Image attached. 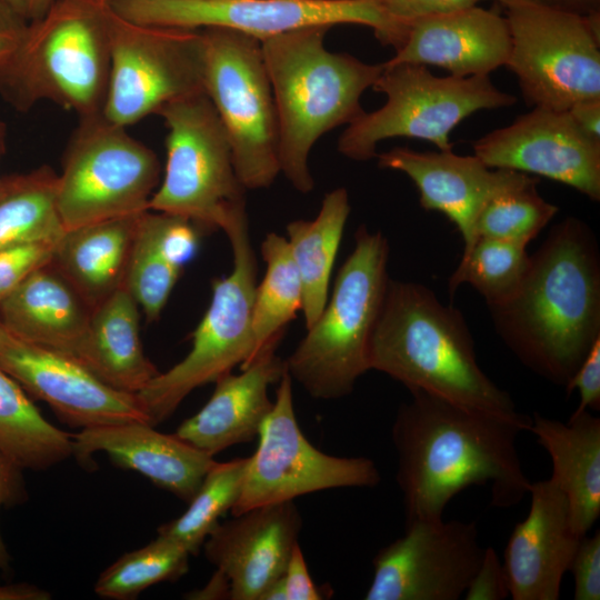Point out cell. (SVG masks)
I'll list each match as a JSON object with an SVG mask.
<instances>
[{"label":"cell","mask_w":600,"mask_h":600,"mask_svg":"<svg viewBox=\"0 0 600 600\" xmlns=\"http://www.w3.org/2000/svg\"><path fill=\"white\" fill-rule=\"evenodd\" d=\"M157 154L103 113L80 118L57 177L64 230L142 213L159 186Z\"/></svg>","instance_id":"cell-10"},{"label":"cell","mask_w":600,"mask_h":600,"mask_svg":"<svg viewBox=\"0 0 600 600\" xmlns=\"http://www.w3.org/2000/svg\"><path fill=\"white\" fill-rule=\"evenodd\" d=\"M382 64L372 89L386 96L384 104L347 124L337 143L338 151L351 160L376 158L378 144L392 138L420 139L450 150L449 134L466 118L517 102L489 76L437 77L422 64Z\"/></svg>","instance_id":"cell-7"},{"label":"cell","mask_w":600,"mask_h":600,"mask_svg":"<svg viewBox=\"0 0 600 600\" xmlns=\"http://www.w3.org/2000/svg\"><path fill=\"white\" fill-rule=\"evenodd\" d=\"M278 383L231 514L322 490L378 486L381 476L371 459L331 456L310 443L297 422L287 368Z\"/></svg>","instance_id":"cell-15"},{"label":"cell","mask_w":600,"mask_h":600,"mask_svg":"<svg viewBox=\"0 0 600 600\" xmlns=\"http://www.w3.org/2000/svg\"><path fill=\"white\" fill-rule=\"evenodd\" d=\"M484 548L474 522L417 521L372 559L366 600H458L474 576Z\"/></svg>","instance_id":"cell-16"},{"label":"cell","mask_w":600,"mask_h":600,"mask_svg":"<svg viewBox=\"0 0 600 600\" xmlns=\"http://www.w3.org/2000/svg\"><path fill=\"white\" fill-rule=\"evenodd\" d=\"M376 158L381 169L400 171L412 180L424 210L441 212L456 224L463 241L462 256L478 240L477 219L488 201L532 177L489 168L474 154L461 156L452 149L422 152L397 147Z\"/></svg>","instance_id":"cell-19"},{"label":"cell","mask_w":600,"mask_h":600,"mask_svg":"<svg viewBox=\"0 0 600 600\" xmlns=\"http://www.w3.org/2000/svg\"><path fill=\"white\" fill-rule=\"evenodd\" d=\"M508 597L509 589L502 562L492 547L484 548L481 562L463 598L466 600H502Z\"/></svg>","instance_id":"cell-40"},{"label":"cell","mask_w":600,"mask_h":600,"mask_svg":"<svg viewBox=\"0 0 600 600\" xmlns=\"http://www.w3.org/2000/svg\"><path fill=\"white\" fill-rule=\"evenodd\" d=\"M22 469L0 454V511L22 503L27 499ZM10 554L0 530V572L10 566Z\"/></svg>","instance_id":"cell-44"},{"label":"cell","mask_w":600,"mask_h":600,"mask_svg":"<svg viewBox=\"0 0 600 600\" xmlns=\"http://www.w3.org/2000/svg\"><path fill=\"white\" fill-rule=\"evenodd\" d=\"M0 369L70 427L149 423L137 394L110 387L72 357L21 340L2 324Z\"/></svg>","instance_id":"cell-18"},{"label":"cell","mask_w":600,"mask_h":600,"mask_svg":"<svg viewBox=\"0 0 600 600\" xmlns=\"http://www.w3.org/2000/svg\"><path fill=\"white\" fill-rule=\"evenodd\" d=\"M190 553L158 536L150 543L122 554L98 577L93 591L103 599L131 600L146 589L176 581L187 573Z\"/></svg>","instance_id":"cell-36"},{"label":"cell","mask_w":600,"mask_h":600,"mask_svg":"<svg viewBox=\"0 0 600 600\" xmlns=\"http://www.w3.org/2000/svg\"><path fill=\"white\" fill-rule=\"evenodd\" d=\"M6 146V126L3 122L0 121V157L2 156Z\"/></svg>","instance_id":"cell-51"},{"label":"cell","mask_w":600,"mask_h":600,"mask_svg":"<svg viewBox=\"0 0 600 600\" xmlns=\"http://www.w3.org/2000/svg\"><path fill=\"white\" fill-rule=\"evenodd\" d=\"M529 266L526 247L479 238L451 273L449 293L453 296L461 284L468 283L483 297L488 307L500 306L519 291Z\"/></svg>","instance_id":"cell-35"},{"label":"cell","mask_w":600,"mask_h":600,"mask_svg":"<svg viewBox=\"0 0 600 600\" xmlns=\"http://www.w3.org/2000/svg\"><path fill=\"white\" fill-rule=\"evenodd\" d=\"M354 248L338 271L331 298L284 360L292 380L314 399L352 392L369 371L371 338L384 302L389 243L381 231L360 226Z\"/></svg>","instance_id":"cell-6"},{"label":"cell","mask_w":600,"mask_h":600,"mask_svg":"<svg viewBox=\"0 0 600 600\" xmlns=\"http://www.w3.org/2000/svg\"><path fill=\"white\" fill-rule=\"evenodd\" d=\"M302 527L293 500L247 510L218 523L203 550L229 580L231 600H260L284 572Z\"/></svg>","instance_id":"cell-20"},{"label":"cell","mask_w":600,"mask_h":600,"mask_svg":"<svg viewBox=\"0 0 600 600\" xmlns=\"http://www.w3.org/2000/svg\"><path fill=\"white\" fill-rule=\"evenodd\" d=\"M57 177L42 166L0 179V248L59 241L66 230L57 209Z\"/></svg>","instance_id":"cell-31"},{"label":"cell","mask_w":600,"mask_h":600,"mask_svg":"<svg viewBox=\"0 0 600 600\" xmlns=\"http://www.w3.org/2000/svg\"><path fill=\"white\" fill-rule=\"evenodd\" d=\"M328 29L304 27L260 41L278 117L280 172L301 193L314 186L309 168L314 143L364 111L360 99L383 70L382 63L329 51Z\"/></svg>","instance_id":"cell-4"},{"label":"cell","mask_w":600,"mask_h":600,"mask_svg":"<svg viewBox=\"0 0 600 600\" xmlns=\"http://www.w3.org/2000/svg\"><path fill=\"white\" fill-rule=\"evenodd\" d=\"M0 328H1V323H0Z\"/></svg>","instance_id":"cell-52"},{"label":"cell","mask_w":600,"mask_h":600,"mask_svg":"<svg viewBox=\"0 0 600 600\" xmlns=\"http://www.w3.org/2000/svg\"><path fill=\"white\" fill-rule=\"evenodd\" d=\"M574 581V600L600 599V532L581 538L569 567Z\"/></svg>","instance_id":"cell-39"},{"label":"cell","mask_w":600,"mask_h":600,"mask_svg":"<svg viewBox=\"0 0 600 600\" xmlns=\"http://www.w3.org/2000/svg\"><path fill=\"white\" fill-rule=\"evenodd\" d=\"M57 0H0V3L27 22L43 17Z\"/></svg>","instance_id":"cell-47"},{"label":"cell","mask_w":600,"mask_h":600,"mask_svg":"<svg viewBox=\"0 0 600 600\" xmlns=\"http://www.w3.org/2000/svg\"><path fill=\"white\" fill-rule=\"evenodd\" d=\"M28 29L29 22L0 3V76L22 44Z\"/></svg>","instance_id":"cell-45"},{"label":"cell","mask_w":600,"mask_h":600,"mask_svg":"<svg viewBox=\"0 0 600 600\" xmlns=\"http://www.w3.org/2000/svg\"><path fill=\"white\" fill-rule=\"evenodd\" d=\"M267 263L257 284L252 307V332L258 356L279 344L284 328L302 310V283L287 238L270 232L261 243Z\"/></svg>","instance_id":"cell-32"},{"label":"cell","mask_w":600,"mask_h":600,"mask_svg":"<svg viewBox=\"0 0 600 600\" xmlns=\"http://www.w3.org/2000/svg\"><path fill=\"white\" fill-rule=\"evenodd\" d=\"M188 599H231V588L228 578L216 570L209 582L201 589L186 596Z\"/></svg>","instance_id":"cell-48"},{"label":"cell","mask_w":600,"mask_h":600,"mask_svg":"<svg viewBox=\"0 0 600 600\" xmlns=\"http://www.w3.org/2000/svg\"><path fill=\"white\" fill-rule=\"evenodd\" d=\"M203 54L201 30L140 24L113 10L103 116L127 128L176 100L204 91Z\"/></svg>","instance_id":"cell-14"},{"label":"cell","mask_w":600,"mask_h":600,"mask_svg":"<svg viewBox=\"0 0 600 600\" xmlns=\"http://www.w3.org/2000/svg\"><path fill=\"white\" fill-rule=\"evenodd\" d=\"M369 369L456 403L496 413L519 411L480 368L463 314L427 286L389 280L369 348Z\"/></svg>","instance_id":"cell-3"},{"label":"cell","mask_w":600,"mask_h":600,"mask_svg":"<svg viewBox=\"0 0 600 600\" xmlns=\"http://www.w3.org/2000/svg\"><path fill=\"white\" fill-rule=\"evenodd\" d=\"M538 182L537 177H530L491 198L477 219L478 239H498L527 248L559 211L538 193Z\"/></svg>","instance_id":"cell-37"},{"label":"cell","mask_w":600,"mask_h":600,"mask_svg":"<svg viewBox=\"0 0 600 600\" xmlns=\"http://www.w3.org/2000/svg\"><path fill=\"white\" fill-rule=\"evenodd\" d=\"M233 253L232 272L212 283V299L192 334L189 353L154 377L137 397L157 426L167 420L194 389L247 366L258 357L252 332L257 261L248 218L224 232Z\"/></svg>","instance_id":"cell-9"},{"label":"cell","mask_w":600,"mask_h":600,"mask_svg":"<svg viewBox=\"0 0 600 600\" xmlns=\"http://www.w3.org/2000/svg\"><path fill=\"white\" fill-rule=\"evenodd\" d=\"M92 307L51 262L0 302V323L14 337L80 362Z\"/></svg>","instance_id":"cell-25"},{"label":"cell","mask_w":600,"mask_h":600,"mask_svg":"<svg viewBox=\"0 0 600 600\" xmlns=\"http://www.w3.org/2000/svg\"><path fill=\"white\" fill-rule=\"evenodd\" d=\"M50 598L48 591L30 583L0 586V600H48Z\"/></svg>","instance_id":"cell-49"},{"label":"cell","mask_w":600,"mask_h":600,"mask_svg":"<svg viewBox=\"0 0 600 600\" xmlns=\"http://www.w3.org/2000/svg\"><path fill=\"white\" fill-rule=\"evenodd\" d=\"M122 18L146 26L202 30L229 29L262 41L290 30L361 24L397 49L404 29L388 17L380 0H110Z\"/></svg>","instance_id":"cell-13"},{"label":"cell","mask_w":600,"mask_h":600,"mask_svg":"<svg viewBox=\"0 0 600 600\" xmlns=\"http://www.w3.org/2000/svg\"><path fill=\"white\" fill-rule=\"evenodd\" d=\"M350 213L348 191L328 192L317 217L288 223V242L302 283V312L309 329L328 301V287Z\"/></svg>","instance_id":"cell-29"},{"label":"cell","mask_w":600,"mask_h":600,"mask_svg":"<svg viewBox=\"0 0 600 600\" xmlns=\"http://www.w3.org/2000/svg\"><path fill=\"white\" fill-rule=\"evenodd\" d=\"M564 389L568 397L578 390L580 401L576 410H600V339L592 346Z\"/></svg>","instance_id":"cell-42"},{"label":"cell","mask_w":600,"mask_h":600,"mask_svg":"<svg viewBox=\"0 0 600 600\" xmlns=\"http://www.w3.org/2000/svg\"><path fill=\"white\" fill-rule=\"evenodd\" d=\"M529 431L551 459L574 531L588 534L600 516V419L589 410H574L568 422L536 412Z\"/></svg>","instance_id":"cell-26"},{"label":"cell","mask_w":600,"mask_h":600,"mask_svg":"<svg viewBox=\"0 0 600 600\" xmlns=\"http://www.w3.org/2000/svg\"><path fill=\"white\" fill-rule=\"evenodd\" d=\"M71 437L72 457L83 467L92 463L93 454L103 452L117 467L144 476L186 503L216 462L176 433H162L142 421L84 428Z\"/></svg>","instance_id":"cell-23"},{"label":"cell","mask_w":600,"mask_h":600,"mask_svg":"<svg viewBox=\"0 0 600 600\" xmlns=\"http://www.w3.org/2000/svg\"><path fill=\"white\" fill-rule=\"evenodd\" d=\"M158 114L168 129L164 176L148 209L227 231L247 218L244 190L218 113L204 91L176 100Z\"/></svg>","instance_id":"cell-8"},{"label":"cell","mask_w":600,"mask_h":600,"mask_svg":"<svg viewBox=\"0 0 600 600\" xmlns=\"http://www.w3.org/2000/svg\"><path fill=\"white\" fill-rule=\"evenodd\" d=\"M567 111L587 137L600 142V97L577 101Z\"/></svg>","instance_id":"cell-46"},{"label":"cell","mask_w":600,"mask_h":600,"mask_svg":"<svg viewBox=\"0 0 600 600\" xmlns=\"http://www.w3.org/2000/svg\"><path fill=\"white\" fill-rule=\"evenodd\" d=\"M57 242L31 241L0 248V302L33 271L52 261Z\"/></svg>","instance_id":"cell-38"},{"label":"cell","mask_w":600,"mask_h":600,"mask_svg":"<svg viewBox=\"0 0 600 600\" xmlns=\"http://www.w3.org/2000/svg\"><path fill=\"white\" fill-rule=\"evenodd\" d=\"M529 494L528 516L516 523L503 552L509 597L558 600L582 537L574 531L567 498L552 477L531 482Z\"/></svg>","instance_id":"cell-21"},{"label":"cell","mask_w":600,"mask_h":600,"mask_svg":"<svg viewBox=\"0 0 600 600\" xmlns=\"http://www.w3.org/2000/svg\"><path fill=\"white\" fill-rule=\"evenodd\" d=\"M488 308L520 362L564 387L600 339V253L591 228L576 217L554 224L530 256L519 291Z\"/></svg>","instance_id":"cell-2"},{"label":"cell","mask_w":600,"mask_h":600,"mask_svg":"<svg viewBox=\"0 0 600 600\" xmlns=\"http://www.w3.org/2000/svg\"><path fill=\"white\" fill-rule=\"evenodd\" d=\"M532 108L476 140L473 154L489 168L541 176L600 201V142L587 137L568 111Z\"/></svg>","instance_id":"cell-17"},{"label":"cell","mask_w":600,"mask_h":600,"mask_svg":"<svg viewBox=\"0 0 600 600\" xmlns=\"http://www.w3.org/2000/svg\"><path fill=\"white\" fill-rule=\"evenodd\" d=\"M110 0H57L0 76V94L20 111L50 100L79 118L103 110L111 63Z\"/></svg>","instance_id":"cell-5"},{"label":"cell","mask_w":600,"mask_h":600,"mask_svg":"<svg viewBox=\"0 0 600 600\" xmlns=\"http://www.w3.org/2000/svg\"><path fill=\"white\" fill-rule=\"evenodd\" d=\"M276 349L277 346L263 350L240 368V373L229 372L216 380L208 402L184 420L176 434L211 457L258 437L273 406L269 387L278 383L286 370Z\"/></svg>","instance_id":"cell-24"},{"label":"cell","mask_w":600,"mask_h":600,"mask_svg":"<svg viewBox=\"0 0 600 600\" xmlns=\"http://www.w3.org/2000/svg\"><path fill=\"white\" fill-rule=\"evenodd\" d=\"M552 9L589 16L600 12V0H530Z\"/></svg>","instance_id":"cell-50"},{"label":"cell","mask_w":600,"mask_h":600,"mask_svg":"<svg viewBox=\"0 0 600 600\" xmlns=\"http://www.w3.org/2000/svg\"><path fill=\"white\" fill-rule=\"evenodd\" d=\"M511 36L506 64L530 107L567 111L600 97V12L581 16L530 0H494Z\"/></svg>","instance_id":"cell-12"},{"label":"cell","mask_w":600,"mask_h":600,"mask_svg":"<svg viewBox=\"0 0 600 600\" xmlns=\"http://www.w3.org/2000/svg\"><path fill=\"white\" fill-rule=\"evenodd\" d=\"M396 414L391 439L406 524L443 519L448 503L470 486L491 484V504L510 508L529 493L517 439L531 417L496 413L421 390Z\"/></svg>","instance_id":"cell-1"},{"label":"cell","mask_w":600,"mask_h":600,"mask_svg":"<svg viewBox=\"0 0 600 600\" xmlns=\"http://www.w3.org/2000/svg\"><path fill=\"white\" fill-rule=\"evenodd\" d=\"M483 0H380L390 19L407 29L417 19L478 6Z\"/></svg>","instance_id":"cell-41"},{"label":"cell","mask_w":600,"mask_h":600,"mask_svg":"<svg viewBox=\"0 0 600 600\" xmlns=\"http://www.w3.org/2000/svg\"><path fill=\"white\" fill-rule=\"evenodd\" d=\"M280 581L284 600H321L332 596V591L328 592L330 587L326 589L313 582L299 543L294 546Z\"/></svg>","instance_id":"cell-43"},{"label":"cell","mask_w":600,"mask_h":600,"mask_svg":"<svg viewBox=\"0 0 600 600\" xmlns=\"http://www.w3.org/2000/svg\"><path fill=\"white\" fill-rule=\"evenodd\" d=\"M387 66H434L456 77L489 76L506 67L511 36L504 14L474 6L410 22Z\"/></svg>","instance_id":"cell-22"},{"label":"cell","mask_w":600,"mask_h":600,"mask_svg":"<svg viewBox=\"0 0 600 600\" xmlns=\"http://www.w3.org/2000/svg\"><path fill=\"white\" fill-rule=\"evenodd\" d=\"M139 308L126 287L94 307L80 358L100 380L133 394L160 373L142 348Z\"/></svg>","instance_id":"cell-28"},{"label":"cell","mask_w":600,"mask_h":600,"mask_svg":"<svg viewBox=\"0 0 600 600\" xmlns=\"http://www.w3.org/2000/svg\"><path fill=\"white\" fill-rule=\"evenodd\" d=\"M163 223L162 212L140 216L124 281L148 321L159 318L182 269L166 250Z\"/></svg>","instance_id":"cell-34"},{"label":"cell","mask_w":600,"mask_h":600,"mask_svg":"<svg viewBox=\"0 0 600 600\" xmlns=\"http://www.w3.org/2000/svg\"><path fill=\"white\" fill-rule=\"evenodd\" d=\"M0 454L20 467L42 471L73 456L68 433L50 423L24 389L0 369Z\"/></svg>","instance_id":"cell-30"},{"label":"cell","mask_w":600,"mask_h":600,"mask_svg":"<svg viewBox=\"0 0 600 600\" xmlns=\"http://www.w3.org/2000/svg\"><path fill=\"white\" fill-rule=\"evenodd\" d=\"M203 88L228 137L246 189H263L280 173L279 130L261 42L242 32L202 29Z\"/></svg>","instance_id":"cell-11"},{"label":"cell","mask_w":600,"mask_h":600,"mask_svg":"<svg viewBox=\"0 0 600 600\" xmlns=\"http://www.w3.org/2000/svg\"><path fill=\"white\" fill-rule=\"evenodd\" d=\"M248 458L214 462L206 473L188 508L178 518L158 528V536L174 541L197 554L221 516L231 511L240 497Z\"/></svg>","instance_id":"cell-33"},{"label":"cell","mask_w":600,"mask_h":600,"mask_svg":"<svg viewBox=\"0 0 600 600\" xmlns=\"http://www.w3.org/2000/svg\"><path fill=\"white\" fill-rule=\"evenodd\" d=\"M142 213L66 230L57 242L52 263L92 309L124 287Z\"/></svg>","instance_id":"cell-27"}]
</instances>
